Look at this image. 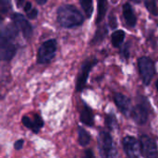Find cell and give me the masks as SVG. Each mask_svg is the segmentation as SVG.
Wrapping results in <instances>:
<instances>
[{
    "label": "cell",
    "mask_w": 158,
    "mask_h": 158,
    "mask_svg": "<svg viewBox=\"0 0 158 158\" xmlns=\"http://www.w3.org/2000/svg\"><path fill=\"white\" fill-rule=\"evenodd\" d=\"M19 28L14 24H8L3 28L1 32V58L4 61H10L17 53V45L13 43L18 36Z\"/></svg>",
    "instance_id": "1"
},
{
    "label": "cell",
    "mask_w": 158,
    "mask_h": 158,
    "mask_svg": "<svg viewBox=\"0 0 158 158\" xmlns=\"http://www.w3.org/2000/svg\"><path fill=\"white\" fill-rule=\"evenodd\" d=\"M57 22L60 26L71 29L81 26L84 18L82 14L72 5H63L57 9Z\"/></svg>",
    "instance_id": "2"
},
{
    "label": "cell",
    "mask_w": 158,
    "mask_h": 158,
    "mask_svg": "<svg viewBox=\"0 0 158 158\" xmlns=\"http://www.w3.org/2000/svg\"><path fill=\"white\" fill-rule=\"evenodd\" d=\"M131 115L139 125H144L147 122L149 118V102L144 96L140 95L137 98V104L131 109Z\"/></svg>",
    "instance_id": "3"
},
{
    "label": "cell",
    "mask_w": 158,
    "mask_h": 158,
    "mask_svg": "<svg viewBox=\"0 0 158 158\" xmlns=\"http://www.w3.org/2000/svg\"><path fill=\"white\" fill-rule=\"evenodd\" d=\"M56 41L55 39H50L42 44L39 47L37 53V63L38 64H47L49 63L56 55Z\"/></svg>",
    "instance_id": "4"
},
{
    "label": "cell",
    "mask_w": 158,
    "mask_h": 158,
    "mask_svg": "<svg viewBox=\"0 0 158 158\" xmlns=\"http://www.w3.org/2000/svg\"><path fill=\"white\" fill-rule=\"evenodd\" d=\"M138 68L143 82L144 85L148 86L156 74L154 61L147 56H142L138 60Z\"/></svg>",
    "instance_id": "5"
},
{
    "label": "cell",
    "mask_w": 158,
    "mask_h": 158,
    "mask_svg": "<svg viewBox=\"0 0 158 158\" xmlns=\"http://www.w3.org/2000/svg\"><path fill=\"white\" fill-rule=\"evenodd\" d=\"M98 148L101 156L112 157L116 156L117 153L113 146V140L109 132L101 131L98 135Z\"/></svg>",
    "instance_id": "6"
},
{
    "label": "cell",
    "mask_w": 158,
    "mask_h": 158,
    "mask_svg": "<svg viewBox=\"0 0 158 158\" xmlns=\"http://www.w3.org/2000/svg\"><path fill=\"white\" fill-rule=\"evenodd\" d=\"M98 60L96 58H90V59H86L81 68V70L78 74V78H77V81H76V90L77 92H81L86 83H87V80L89 77V74L91 72V70L93 69V68L97 65Z\"/></svg>",
    "instance_id": "7"
},
{
    "label": "cell",
    "mask_w": 158,
    "mask_h": 158,
    "mask_svg": "<svg viewBox=\"0 0 158 158\" xmlns=\"http://www.w3.org/2000/svg\"><path fill=\"white\" fill-rule=\"evenodd\" d=\"M123 149L127 156L129 157H140L143 156L141 143L132 136H126L123 139Z\"/></svg>",
    "instance_id": "8"
},
{
    "label": "cell",
    "mask_w": 158,
    "mask_h": 158,
    "mask_svg": "<svg viewBox=\"0 0 158 158\" xmlns=\"http://www.w3.org/2000/svg\"><path fill=\"white\" fill-rule=\"evenodd\" d=\"M143 156L146 157H157L158 151L156 142L148 135H142L140 137Z\"/></svg>",
    "instance_id": "9"
},
{
    "label": "cell",
    "mask_w": 158,
    "mask_h": 158,
    "mask_svg": "<svg viewBox=\"0 0 158 158\" xmlns=\"http://www.w3.org/2000/svg\"><path fill=\"white\" fill-rule=\"evenodd\" d=\"M13 22L19 27V29L22 31V34L25 39H30L32 36V27L28 19L19 13H14L11 16Z\"/></svg>",
    "instance_id": "10"
},
{
    "label": "cell",
    "mask_w": 158,
    "mask_h": 158,
    "mask_svg": "<svg viewBox=\"0 0 158 158\" xmlns=\"http://www.w3.org/2000/svg\"><path fill=\"white\" fill-rule=\"evenodd\" d=\"M114 101L118 109L126 117H128L131 112V100L124 94L117 93L114 95Z\"/></svg>",
    "instance_id": "11"
},
{
    "label": "cell",
    "mask_w": 158,
    "mask_h": 158,
    "mask_svg": "<svg viewBox=\"0 0 158 158\" xmlns=\"http://www.w3.org/2000/svg\"><path fill=\"white\" fill-rule=\"evenodd\" d=\"M22 124L29 130H31L34 133H38L40 131V129L44 127V120L42 117L39 114L33 115V119L30 118L28 116H24L21 119Z\"/></svg>",
    "instance_id": "12"
},
{
    "label": "cell",
    "mask_w": 158,
    "mask_h": 158,
    "mask_svg": "<svg viewBox=\"0 0 158 158\" xmlns=\"http://www.w3.org/2000/svg\"><path fill=\"white\" fill-rule=\"evenodd\" d=\"M81 121L85 124L86 126L92 127L94 124V112L92 110V108L86 105L85 103L83 104V107L81 111V116H80Z\"/></svg>",
    "instance_id": "13"
},
{
    "label": "cell",
    "mask_w": 158,
    "mask_h": 158,
    "mask_svg": "<svg viewBox=\"0 0 158 158\" xmlns=\"http://www.w3.org/2000/svg\"><path fill=\"white\" fill-rule=\"evenodd\" d=\"M123 17H124V19H125L126 24L129 27H131L132 28V27H134L136 25L137 19H136L135 14H134V11H133L132 6L129 3H126L123 6Z\"/></svg>",
    "instance_id": "14"
},
{
    "label": "cell",
    "mask_w": 158,
    "mask_h": 158,
    "mask_svg": "<svg viewBox=\"0 0 158 158\" xmlns=\"http://www.w3.org/2000/svg\"><path fill=\"white\" fill-rule=\"evenodd\" d=\"M107 28L106 25H98V28L91 41V44L94 45V44H98L101 42H103V40L106 38V36L107 35Z\"/></svg>",
    "instance_id": "15"
},
{
    "label": "cell",
    "mask_w": 158,
    "mask_h": 158,
    "mask_svg": "<svg viewBox=\"0 0 158 158\" xmlns=\"http://www.w3.org/2000/svg\"><path fill=\"white\" fill-rule=\"evenodd\" d=\"M107 10V0H97V16H96V24H100L104 19Z\"/></svg>",
    "instance_id": "16"
},
{
    "label": "cell",
    "mask_w": 158,
    "mask_h": 158,
    "mask_svg": "<svg viewBox=\"0 0 158 158\" xmlns=\"http://www.w3.org/2000/svg\"><path fill=\"white\" fill-rule=\"evenodd\" d=\"M78 141L81 146H87L91 142L90 133L81 127H79L78 129Z\"/></svg>",
    "instance_id": "17"
},
{
    "label": "cell",
    "mask_w": 158,
    "mask_h": 158,
    "mask_svg": "<svg viewBox=\"0 0 158 158\" xmlns=\"http://www.w3.org/2000/svg\"><path fill=\"white\" fill-rule=\"evenodd\" d=\"M125 38V32L122 30L116 31L112 33L111 36V42L114 47H120L121 44L123 43Z\"/></svg>",
    "instance_id": "18"
},
{
    "label": "cell",
    "mask_w": 158,
    "mask_h": 158,
    "mask_svg": "<svg viewBox=\"0 0 158 158\" xmlns=\"http://www.w3.org/2000/svg\"><path fill=\"white\" fill-rule=\"evenodd\" d=\"M80 4L86 15V18L90 19L93 14V0H80Z\"/></svg>",
    "instance_id": "19"
},
{
    "label": "cell",
    "mask_w": 158,
    "mask_h": 158,
    "mask_svg": "<svg viewBox=\"0 0 158 158\" xmlns=\"http://www.w3.org/2000/svg\"><path fill=\"white\" fill-rule=\"evenodd\" d=\"M105 123H106V127L109 131H113L118 126V122H117L116 116L113 113L107 114L106 116V118H105Z\"/></svg>",
    "instance_id": "20"
},
{
    "label": "cell",
    "mask_w": 158,
    "mask_h": 158,
    "mask_svg": "<svg viewBox=\"0 0 158 158\" xmlns=\"http://www.w3.org/2000/svg\"><path fill=\"white\" fill-rule=\"evenodd\" d=\"M144 5L147 10L154 16H158V8L156 0H144Z\"/></svg>",
    "instance_id": "21"
},
{
    "label": "cell",
    "mask_w": 158,
    "mask_h": 158,
    "mask_svg": "<svg viewBox=\"0 0 158 158\" xmlns=\"http://www.w3.org/2000/svg\"><path fill=\"white\" fill-rule=\"evenodd\" d=\"M11 8V2L10 0H0V10L1 14L5 15L7 13Z\"/></svg>",
    "instance_id": "22"
},
{
    "label": "cell",
    "mask_w": 158,
    "mask_h": 158,
    "mask_svg": "<svg viewBox=\"0 0 158 158\" xmlns=\"http://www.w3.org/2000/svg\"><path fill=\"white\" fill-rule=\"evenodd\" d=\"M120 55L124 59H128L130 57V43H127L123 47H121Z\"/></svg>",
    "instance_id": "23"
},
{
    "label": "cell",
    "mask_w": 158,
    "mask_h": 158,
    "mask_svg": "<svg viewBox=\"0 0 158 158\" xmlns=\"http://www.w3.org/2000/svg\"><path fill=\"white\" fill-rule=\"evenodd\" d=\"M108 23H109V26L111 29H116L118 27V21H117V18L115 17V15L112 13L109 15V18H108Z\"/></svg>",
    "instance_id": "24"
},
{
    "label": "cell",
    "mask_w": 158,
    "mask_h": 158,
    "mask_svg": "<svg viewBox=\"0 0 158 158\" xmlns=\"http://www.w3.org/2000/svg\"><path fill=\"white\" fill-rule=\"evenodd\" d=\"M27 14V18L28 19H33L37 17L38 15V10L36 8H31V10H30Z\"/></svg>",
    "instance_id": "25"
},
{
    "label": "cell",
    "mask_w": 158,
    "mask_h": 158,
    "mask_svg": "<svg viewBox=\"0 0 158 158\" xmlns=\"http://www.w3.org/2000/svg\"><path fill=\"white\" fill-rule=\"evenodd\" d=\"M23 143H24V141L23 140H18V141H16L15 143H14V149L17 150V151L21 150L22 147H23Z\"/></svg>",
    "instance_id": "26"
},
{
    "label": "cell",
    "mask_w": 158,
    "mask_h": 158,
    "mask_svg": "<svg viewBox=\"0 0 158 158\" xmlns=\"http://www.w3.org/2000/svg\"><path fill=\"white\" fill-rule=\"evenodd\" d=\"M31 8H32L31 3V2H27V3L25 4V6H24V11H25L26 13H28L30 10H31Z\"/></svg>",
    "instance_id": "27"
},
{
    "label": "cell",
    "mask_w": 158,
    "mask_h": 158,
    "mask_svg": "<svg viewBox=\"0 0 158 158\" xmlns=\"http://www.w3.org/2000/svg\"><path fill=\"white\" fill-rule=\"evenodd\" d=\"M85 156L86 157H94V154L92 152V150H86L85 151Z\"/></svg>",
    "instance_id": "28"
},
{
    "label": "cell",
    "mask_w": 158,
    "mask_h": 158,
    "mask_svg": "<svg viewBox=\"0 0 158 158\" xmlns=\"http://www.w3.org/2000/svg\"><path fill=\"white\" fill-rule=\"evenodd\" d=\"M16 2H17V6H18L19 7H20V6H22L23 2H24V0H16Z\"/></svg>",
    "instance_id": "29"
},
{
    "label": "cell",
    "mask_w": 158,
    "mask_h": 158,
    "mask_svg": "<svg viewBox=\"0 0 158 158\" xmlns=\"http://www.w3.org/2000/svg\"><path fill=\"white\" fill-rule=\"evenodd\" d=\"M36 2L39 4V5H44L47 2V0H36Z\"/></svg>",
    "instance_id": "30"
},
{
    "label": "cell",
    "mask_w": 158,
    "mask_h": 158,
    "mask_svg": "<svg viewBox=\"0 0 158 158\" xmlns=\"http://www.w3.org/2000/svg\"><path fill=\"white\" fill-rule=\"evenodd\" d=\"M131 1H132V2H134V3H136V4H138V3H140L141 0H131Z\"/></svg>",
    "instance_id": "31"
},
{
    "label": "cell",
    "mask_w": 158,
    "mask_h": 158,
    "mask_svg": "<svg viewBox=\"0 0 158 158\" xmlns=\"http://www.w3.org/2000/svg\"><path fill=\"white\" fill-rule=\"evenodd\" d=\"M156 89H157L158 91V80L156 81Z\"/></svg>",
    "instance_id": "32"
}]
</instances>
